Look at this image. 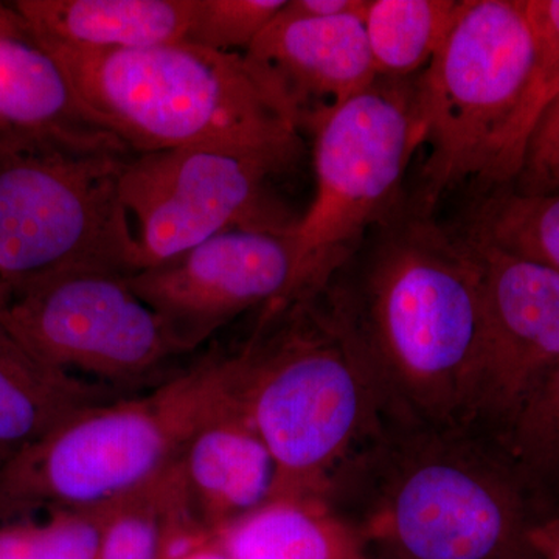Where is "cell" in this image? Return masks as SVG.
Wrapping results in <instances>:
<instances>
[{
  "mask_svg": "<svg viewBox=\"0 0 559 559\" xmlns=\"http://www.w3.org/2000/svg\"><path fill=\"white\" fill-rule=\"evenodd\" d=\"M0 140L130 151L84 105L61 62L13 2H0Z\"/></svg>",
  "mask_w": 559,
  "mask_h": 559,
  "instance_id": "obj_14",
  "label": "cell"
},
{
  "mask_svg": "<svg viewBox=\"0 0 559 559\" xmlns=\"http://www.w3.org/2000/svg\"><path fill=\"white\" fill-rule=\"evenodd\" d=\"M509 189L530 194L559 191V92L540 112L520 176Z\"/></svg>",
  "mask_w": 559,
  "mask_h": 559,
  "instance_id": "obj_25",
  "label": "cell"
},
{
  "mask_svg": "<svg viewBox=\"0 0 559 559\" xmlns=\"http://www.w3.org/2000/svg\"><path fill=\"white\" fill-rule=\"evenodd\" d=\"M551 98L522 0H462L418 76L425 160L411 207L432 216L460 189L513 186Z\"/></svg>",
  "mask_w": 559,
  "mask_h": 559,
  "instance_id": "obj_3",
  "label": "cell"
},
{
  "mask_svg": "<svg viewBox=\"0 0 559 559\" xmlns=\"http://www.w3.org/2000/svg\"><path fill=\"white\" fill-rule=\"evenodd\" d=\"M418 76H378L312 124L316 194L293 229L300 301L318 296L399 207L404 175L421 150Z\"/></svg>",
  "mask_w": 559,
  "mask_h": 559,
  "instance_id": "obj_8",
  "label": "cell"
},
{
  "mask_svg": "<svg viewBox=\"0 0 559 559\" xmlns=\"http://www.w3.org/2000/svg\"><path fill=\"white\" fill-rule=\"evenodd\" d=\"M130 156L0 140V283L10 297L69 272H138L120 194Z\"/></svg>",
  "mask_w": 559,
  "mask_h": 559,
  "instance_id": "obj_7",
  "label": "cell"
},
{
  "mask_svg": "<svg viewBox=\"0 0 559 559\" xmlns=\"http://www.w3.org/2000/svg\"><path fill=\"white\" fill-rule=\"evenodd\" d=\"M462 0H367L362 22L378 76H417L450 35Z\"/></svg>",
  "mask_w": 559,
  "mask_h": 559,
  "instance_id": "obj_20",
  "label": "cell"
},
{
  "mask_svg": "<svg viewBox=\"0 0 559 559\" xmlns=\"http://www.w3.org/2000/svg\"><path fill=\"white\" fill-rule=\"evenodd\" d=\"M121 399L38 358L0 320V466L79 412Z\"/></svg>",
  "mask_w": 559,
  "mask_h": 559,
  "instance_id": "obj_17",
  "label": "cell"
},
{
  "mask_svg": "<svg viewBox=\"0 0 559 559\" xmlns=\"http://www.w3.org/2000/svg\"><path fill=\"white\" fill-rule=\"evenodd\" d=\"M528 535L540 559H559V514L532 521Z\"/></svg>",
  "mask_w": 559,
  "mask_h": 559,
  "instance_id": "obj_28",
  "label": "cell"
},
{
  "mask_svg": "<svg viewBox=\"0 0 559 559\" xmlns=\"http://www.w3.org/2000/svg\"><path fill=\"white\" fill-rule=\"evenodd\" d=\"M230 359L237 399L274 460L271 499L333 503L349 469L388 443L373 374L314 299L264 308Z\"/></svg>",
  "mask_w": 559,
  "mask_h": 559,
  "instance_id": "obj_2",
  "label": "cell"
},
{
  "mask_svg": "<svg viewBox=\"0 0 559 559\" xmlns=\"http://www.w3.org/2000/svg\"><path fill=\"white\" fill-rule=\"evenodd\" d=\"M460 229L559 272V191H492L474 202Z\"/></svg>",
  "mask_w": 559,
  "mask_h": 559,
  "instance_id": "obj_21",
  "label": "cell"
},
{
  "mask_svg": "<svg viewBox=\"0 0 559 559\" xmlns=\"http://www.w3.org/2000/svg\"><path fill=\"white\" fill-rule=\"evenodd\" d=\"M13 5L49 43L116 51L186 43L194 0H17Z\"/></svg>",
  "mask_w": 559,
  "mask_h": 559,
  "instance_id": "obj_16",
  "label": "cell"
},
{
  "mask_svg": "<svg viewBox=\"0 0 559 559\" xmlns=\"http://www.w3.org/2000/svg\"><path fill=\"white\" fill-rule=\"evenodd\" d=\"M245 55L277 91L300 131H310L320 117L378 79L362 14L307 17L285 5Z\"/></svg>",
  "mask_w": 559,
  "mask_h": 559,
  "instance_id": "obj_13",
  "label": "cell"
},
{
  "mask_svg": "<svg viewBox=\"0 0 559 559\" xmlns=\"http://www.w3.org/2000/svg\"><path fill=\"white\" fill-rule=\"evenodd\" d=\"M367 0H288L286 10L307 17H337L364 14Z\"/></svg>",
  "mask_w": 559,
  "mask_h": 559,
  "instance_id": "obj_27",
  "label": "cell"
},
{
  "mask_svg": "<svg viewBox=\"0 0 559 559\" xmlns=\"http://www.w3.org/2000/svg\"><path fill=\"white\" fill-rule=\"evenodd\" d=\"M380 455L356 524L370 559H540L520 477L463 430H406Z\"/></svg>",
  "mask_w": 559,
  "mask_h": 559,
  "instance_id": "obj_6",
  "label": "cell"
},
{
  "mask_svg": "<svg viewBox=\"0 0 559 559\" xmlns=\"http://www.w3.org/2000/svg\"><path fill=\"white\" fill-rule=\"evenodd\" d=\"M312 299L404 430H465L479 417L484 297L462 231L400 202Z\"/></svg>",
  "mask_w": 559,
  "mask_h": 559,
  "instance_id": "obj_1",
  "label": "cell"
},
{
  "mask_svg": "<svg viewBox=\"0 0 559 559\" xmlns=\"http://www.w3.org/2000/svg\"><path fill=\"white\" fill-rule=\"evenodd\" d=\"M484 297V380L479 417L500 429L559 366V272L462 229Z\"/></svg>",
  "mask_w": 559,
  "mask_h": 559,
  "instance_id": "obj_12",
  "label": "cell"
},
{
  "mask_svg": "<svg viewBox=\"0 0 559 559\" xmlns=\"http://www.w3.org/2000/svg\"><path fill=\"white\" fill-rule=\"evenodd\" d=\"M43 40L84 105L132 154L215 146L300 159L299 124L245 53L187 43L92 51Z\"/></svg>",
  "mask_w": 559,
  "mask_h": 559,
  "instance_id": "obj_4",
  "label": "cell"
},
{
  "mask_svg": "<svg viewBox=\"0 0 559 559\" xmlns=\"http://www.w3.org/2000/svg\"><path fill=\"white\" fill-rule=\"evenodd\" d=\"M10 301V293L9 289L5 288V286L0 283V314H2L3 311H5L7 305H9Z\"/></svg>",
  "mask_w": 559,
  "mask_h": 559,
  "instance_id": "obj_30",
  "label": "cell"
},
{
  "mask_svg": "<svg viewBox=\"0 0 559 559\" xmlns=\"http://www.w3.org/2000/svg\"><path fill=\"white\" fill-rule=\"evenodd\" d=\"M293 229L223 231L128 282L189 355L245 312L300 301Z\"/></svg>",
  "mask_w": 559,
  "mask_h": 559,
  "instance_id": "obj_11",
  "label": "cell"
},
{
  "mask_svg": "<svg viewBox=\"0 0 559 559\" xmlns=\"http://www.w3.org/2000/svg\"><path fill=\"white\" fill-rule=\"evenodd\" d=\"M178 559H230V557L223 549L216 536H213L207 543L202 544V546L197 547V549L189 551V554Z\"/></svg>",
  "mask_w": 559,
  "mask_h": 559,
  "instance_id": "obj_29",
  "label": "cell"
},
{
  "mask_svg": "<svg viewBox=\"0 0 559 559\" xmlns=\"http://www.w3.org/2000/svg\"><path fill=\"white\" fill-rule=\"evenodd\" d=\"M0 320L50 366L127 396L159 388L187 355L127 275L116 272L44 280L11 296Z\"/></svg>",
  "mask_w": 559,
  "mask_h": 559,
  "instance_id": "obj_9",
  "label": "cell"
},
{
  "mask_svg": "<svg viewBox=\"0 0 559 559\" xmlns=\"http://www.w3.org/2000/svg\"><path fill=\"white\" fill-rule=\"evenodd\" d=\"M535 38L540 72L555 95L559 92V0H522Z\"/></svg>",
  "mask_w": 559,
  "mask_h": 559,
  "instance_id": "obj_26",
  "label": "cell"
},
{
  "mask_svg": "<svg viewBox=\"0 0 559 559\" xmlns=\"http://www.w3.org/2000/svg\"><path fill=\"white\" fill-rule=\"evenodd\" d=\"M215 536L230 559H370L358 525L325 500L270 499Z\"/></svg>",
  "mask_w": 559,
  "mask_h": 559,
  "instance_id": "obj_19",
  "label": "cell"
},
{
  "mask_svg": "<svg viewBox=\"0 0 559 559\" xmlns=\"http://www.w3.org/2000/svg\"><path fill=\"white\" fill-rule=\"evenodd\" d=\"M290 167L267 154L215 146L132 154L120 194L134 234L138 272L223 231L293 229L299 219L289 218L272 191V180Z\"/></svg>",
  "mask_w": 559,
  "mask_h": 559,
  "instance_id": "obj_10",
  "label": "cell"
},
{
  "mask_svg": "<svg viewBox=\"0 0 559 559\" xmlns=\"http://www.w3.org/2000/svg\"><path fill=\"white\" fill-rule=\"evenodd\" d=\"M43 524L22 522L20 559H95L100 544V509L50 511Z\"/></svg>",
  "mask_w": 559,
  "mask_h": 559,
  "instance_id": "obj_24",
  "label": "cell"
},
{
  "mask_svg": "<svg viewBox=\"0 0 559 559\" xmlns=\"http://www.w3.org/2000/svg\"><path fill=\"white\" fill-rule=\"evenodd\" d=\"M507 462L528 488H559V366L502 428Z\"/></svg>",
  "mask_w": 559,
  "mask_h": 559,
  "instance_id": "obj_22",
  "label": "cell"
},
{
  "mask_svg": "<svg viewBox=\"0 0 559 559\" xmlns=\"http://www.w3.org/2000/svg\"><path fill=\"white\" fill-rule=\"evenodd\" d=\"M231 399L230 356H218L148 395L79 412L0 466V516L83 509L139 487L179 460Z\"/></svg>",
  "mask_w": 559,
  "mask_h": 559,
  "instance_id": "obj_5",
  "label": "cell"
},
{
  "mask_svg": "<svg viewBox=\"0 0 559 559\" xmlns=\"http://www.w3.org/2000/svg\"><path fill=\"white\" fill-rule=\"evenodd\" d=\"M288 0H194L186 43L221 53H246Z\"/></svg>",
  "mask_w": 559,
  "mask_h": 559,
  "instance_id": "obj_23",
  "label": "cell"
},
{
  "mask_svg": "<svg viewBox=\"0 0 559 559\" xmlns=\"http://www.w3.org/2000/svg\"><path fill=\"white\" fill-rule=\"evenodd\" d=\"M180 468L191 510L213 536L267 502L274 489V460L237 393L191 437Z\"/></svg>",
  "mask_w": 559,
  "mask_h": 559,
  "instance_id": "obj_15",
  "label": "cell"
},
{
  "mask_svg": "<svg viewBox=\"0 0 559 559\" xmlns=\"http://www.w3.org/2000/svg\"><path fill=\"white\" fill-rule=\"evenodd\" d=\"M97 506L102 527L95 559H178L213 538L191 510L180 459Z\"/></svg>",
  "mask_w": 559,
  "mask_h": 559,
  "instance_id": "obj_18",
  "label": "cell"
}]
</instances>
